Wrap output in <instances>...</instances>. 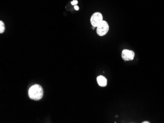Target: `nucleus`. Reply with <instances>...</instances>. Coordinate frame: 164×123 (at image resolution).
<instances>
[{
	"label": "nucleus",
	"instance_id": "nucleus-1",
	"mask_svg": "<svg viewBox=\"0 0 164 123\" xmlns=\"http://www.w3.org/2000/svg\"><path fill=\"white\" fill-rule=\"evenodd\" d=\"M43 94V88L39 84L32 86L29 90V97L32 100L39 101L42 98Z\"/></svg>",
	"mask_w": 164,
	"mask_h": 123
},
{
	"label": "nucleus",
	"instance_id": "nucleus-2",
	"mask_svg": "<svg viewBox=\"0 0 164 123\" xmlns=\"http://www.w3.org/2000/svg\"><path fill=\"white\" fill-rule=\"evenodd\" d=\"M109 29V25L108 23L106 21L103 20L99 25L96 27V33L98 36H104L108 33Z\"/></svg>",
	"mask_w": 164,
	"mask_h": 123
},
{
	"label": "nucleus",
	"instance_id": "nucleus-3",
	"mask_svg": "<svg viewBox=\"0 0 164 123\" xmlns=\"http://www.w3.org/2000/svg\"><path fill=\"white\" fill-rule=\"evenodd\" d=\"M103 20V15L99 12H96L91 15L90 22L92 26L96 28Z\"/></svg>",
	"mask_w": 164,
	"mask_h": 123
},
{
	"label": "nucleus",
	"instance_id": "nucleus-4",
	"mask_svg": "<svg viewBox=\"0 0 164 123\" xmlns=\"http://www.w3.org/2000/svg\"><path fill=\"white\" fill-rule=\"evenodd\" d=\"M135 56L134 52L130 50H123L121 53V58L125 61L133 60Z\"/></svg>",
	"mask_w": 164,
	"mask_h": 123
},
{
	"label": "nucleus",
	"instance_id": "nucleus-5",
	"mask_svg": "<svg viewBox=\"0 0 164 123\" xmlns=\"http://www.w3.org/2000/svg\"><path fill=\"white\" fill-rule=\"evenodd\" d=\"M98 85L101 87H105L107 85V80L103 75H99L96 78Z\"/></svg>",
	"mask_w": 164,
	"mask_h": 123
},
{
	"label": "nucleus",
	"instance_id": "nucleus-6",
	"mask_svg": "<svg viewBox=\"0 0 164 123\" xmlns=\"http://www.w3.org/2000/svg\"><path fill=\"white\" fill-rule=\"evenodd\" d=\"M5 26L2 21H0V33H3L5 31Z\"/></svg>",
	"mask_w": 164,
	"mask_h": 123
},
{
	"label": "nucleus",
	"instance_id": "nucleus-7",
	"mask_svg": "<svg viewBox=\"0 0 164 123\" xmlns=\"http://www.w3.org/2000/svg\"><path fill=\"white\" fill-rule=\"evenodd\" d=\"M71 3L72 5H76L78 3V1H77V0H73V1H72L71 2Z\"/></svg>",
	"mask_w": 164,
	"mask_h": 123
},
{
	"label": "nucleus",
	"instance_id": "nucleus-8",
	"mask_svg": "<svg viewBox=\"0 0 164 123\" xmlns=\"http://www.w3.org/2000/svg\"><path fill=\"white\" fill-rule=\"evenodd\" d=\"M74 8L75 10H79V7H78V5H74Z\"/></svg>",
	"mask_w": 164,
	"mask_h": 123
},
{
	"label": "nucleus",
	"instance_id": "nucleus-9",
	"mask_svg": "<svg viewBox=\"0 0 164 123\" xmlns=\"http://www.w3.org/2000/svg\"><path fill=\"white\" fill-rule=\"evenodd\" d=\"M150 122H149L148 121H144L142 122V123H149Z\"/></svg>",
	"mask_w": 164,
	"mask_h": 123
},
{
	"label": "nucleus",
	"instance_id": "nucleus-10",
	"mask_svg": "<svg viewBox=\"0 0 164 123\" xmlns=\"http://www.w3.org/2000/svg\"><path fill=\"white\" fill-rule=\"evenodd\" d=\"M93 28V30H95V29L96 28H95V27H93V28Z\"/></svg>",
	"mask_w": 164,
	"mask_h": 123
},
{
	"label": "nucleus",
	"instance_id": "nucleus-11",
	"mask_svg": "<svg viewBox=\"0 0 164 123\" xmlns=\"http://www.w3.org/2000/svg\"><path fill=\"white\" fill-rule=\"evenodd\" d=\"M118 117V115H116V117Z\"/></svg>",
	"mask_w": 164,
	"mask_h": 123
}]
</instances>
